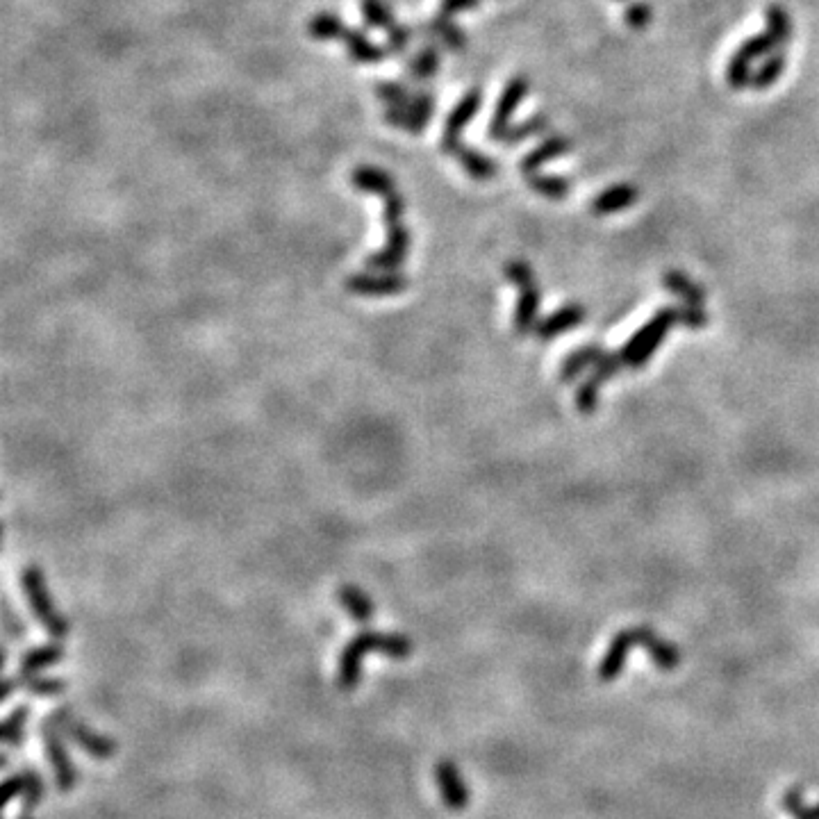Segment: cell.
<instances>
[{
  "mask_svg": "<svg viewBox=\"0 0 819 819\" xmlns=\"http://www.w3.org/2000/svg\"><path fill=\"white\" fill-rule=\"evenodd\" d=\"M369 651H380L392 660H405L412 653V642L408 635L403 633H378V631H362L346 642L339 656V672L337 683L339 690L351 692L355 685L360 683L362 674V660Z\"/></svg>",
  "mask_w": 819,
  "mask_h": 819,
  "instance_id": "obj_1",
  "label": "cell"
},
{
  "mask_svg": "<svg viewBox=\"0 0 819 819\" xmlns=\"http://www.w3.org/2000/svg\"><path fill=\"white\" fill-rule=\"evenodd\" d=\"M383 198V219L387 226V244L380 251L371 253L367 260L369 271H396L408 258L410 248V230L405 228L403 214H405V198L399 189H390V192L380 196Z\"/></svg>",
  "mask_w": 819,
  "mask_h": 819,
  "instance_id": "obj_2",
  "label": "cell"
},
{
  "mask_svg": "<svg viewBox=\"0 0 819 819\" xmlns=\"http://www.w3.org/2000/svg\"><path fill=\"white\" fill-rule=\"evenodd\" d=\"M21 583H23V592H26V597H28L32 615H35L37 622L46 628V633L55 637V640H62V637L69 635V622H66V617L55 608L51 594H48V587H46L41 569L39 567L23 569Z\"/></svg>",
  "mask_w": 819,
  "mask_h": 819,
  "instance_id": "obj_3",
  "label": "cell"
},
{
  "mask_svg": "<svg viewBox=\"0 0 819 819\" xmlns=\"http://www.w3.org/2000/svg\"><path fill=\"white\" fill-rule=\"evenodd\" d=\"M57 731H60L64 738H69L78 744V747L89 754L91 758H98V760H107L117 754V742L112 738H105V735L91 731V728L80 722L76 715L69 713V708H60L55 710L48 719Z\"/></svg>",
  "mask_w": 819,
  "mask_h": 819,
  "instance_id": "obj_4",
  "label": "cell"
},
{
  "mask_svg": "<svg viewBox=\"0 0 819 819\" xmlns=\"http://www.w3.org/2000/svg\"><path fill=\"white\" fill-rule=\"evenodd\" d=\"M483 105V89L481 87H471L465 96L460 98L458 105L453 107L449 117H446L444 123V132H442V153L446 155H458V151L462 146V132L469 126L474 117L481 110Z\"/></svg>",
  "mask_w": 819,
  "mask_h": 819,
  "instance_id": "obj_5",
  "label": "cell"
},
{
  "mask_svg": "<svg viewBox=\"0 0 819 819\" xmlns=\"http://www.w3.org/2000/svg\"><path fill=\"white\" fill-rule=\"evenodd\" d=\"M435 112V94L430 89H421L410 98V103L401 107H387L385 121L390 126L410 132V135H421L426 130L428 121Z\"/></svg>",
  "mask_w": 819,
  "mask_h": 819,
  "instance_id": "obj_6",
  "label": "cell"
},
{
  "mask_svg": "<svg viewBox=\"0 0 819 819\" xmlns=\"http://www.w3.org/2000/svg\"><path fill=\"white\" fill-rule=\"evenodd\" d=\"M408 278L394 271H360L346 278V289L355 296H369V299H383L396 296L408 289Z\"/></svg>",
  "mask_w": 819,
  "mask_h": 819,
  "instance_id": "obj_7",
  "label": "cell"
},
{
  "mask_svg": "<svg viewBox=\"0 0 819 819\" xmlns=\"http://www.w3.org/2000/svg\"><path fill=\"white\" fill-rule=\"evenodd\" d=\"M528 89H531V82L524 76H515L508 80V85L501 91L499 103H496L490 126H487V137L494 139V142H501L503 135L512 128V114H515L521 101L528 96Z\"/></svg>",
  "mask_w": 819,
  "mask_h": 819,
  "instance_id": "obj_8",
  "label": "cell"
},
{
  "mask_svg": "<svg viewBox=\"0 0 819 819\" xmlns=\"http://www.w3.org/2000/svg\"><path fill=\"white\" fill-rule=\"evenodd\" d=\"M41 738H44V744H46V756L48 760H51L57 790L71 792L78 783V772H76V767H73L69 751H66L64 747V740H62L64 735L57 731L51 722H46L44 728H41Z\"/></svg>",
  "mask_w": 819,
  "mask_h": 819,
  "instance_id": "obj_9",
  "label": "cell"
},
{
  "mask_svg": "<svg viewBox=\"0 0 819 819\" xmlns=\"http://www.w3.org/2000/svg\"><path fill=\"white\" fill-rule=\"evenodd\" d=\"M506 271H508V278L515 280L521 289L515 326H517V333H526V330L533 324L535 308H537V287L533 283V273L524 262H510Z\"/></svg>",
  "mask_w": 819,
  "mask_h": 819,
  "instance_id": "obj_10",
  "label": "cell"
},
{
  "mask_svg": "<svg viewBox=\"0 0 819 819\" xmlns=\"http://www.w3.org/2000/svg\"><path fill=\"white\" fill-rule=\"evenodd\" d=\"M435 781L440 788L444 806L449 810H465L469 806V790L460 769L451 760H440L435 765Z\"/></svg>",
  "mask_w": 819,
  "mask_h": 819,
  "instance_id": "obj_11",
  "label": "cell"
},
{
  "mask_svg": "<svg viewBox=\"0 0 819 819\" xmlns=\"http://www.w3.org/2000/svg\"><path fill=\"white\" fill-rule=\"evenodd\" d=\"M339 41H342V44H344L346 48H349L351 60H353V62H360V64H378V62L387 60V55H390V51H387V48L376 46L374 41H371L367 35H364V32L355 30V28H349V26H346V28L342 30V35H339Z\"/></svg>",
  "mask_w": 819,
  "mask_h": 819,
  "instance_id": "obj_12",
  "label": "cell"
},
{
  "mask_svg": "<svg viewBox=\"0 0 819 819\" xmlns=\"http://www.w3.org/2000/svg\"><path fill=\"white\" fill-rule=\"evenodd\" d=\"M569 151H572V139H567L562 135H551V137H546L540 146L533 148V151L528 153L524 160H521L519 169L524 171L526 176H531V173H537V169H540L542 164L556 160V157L565 155Z\"/></svg>",
  "mask_w": 819,
  "mask_h": 819,
  "instance_id": "obj_13",
  "label": "cell"
},
{
  "mask_svg": "<svg viewBox=\"0 0 819 819\" xmlns=\"http://www.w3.org/2000/svg\"><path fill=\"white\" fill-rule=\"evenodd\" d=\"M62 658H64L62 644H44V647L30 649L26 656L21 658L19 676H23V678L37 676V674L44 672L46 667H53L57 663H62Z\"/></svg>",
  "mask_w": 819,
  "mask_h": 819,
  "instance_id": "obj_14",
  "label": "cell"
},
{
  "mask_svg": "<svg viewBox=\"0 0 819 819\" xmlns=\"http://www.w3.org/2000/svg\"><path fill=\"white\" fill-rule=\"evenodd\" d=\"M637 196L640 192L633 185H615V187H608L606 192H601L597 198H594L592 203V212L594 214H612V212H619V210H626L631 208V205L637 201Z\"/></svg>",
  "mask_w": 819,
  "mask_h": 819,
  "instance_id": "obj_15",
  "label": "cell"
},
{
  "mask_svg": "<svg viewBox=\"0 0 819 819\" xmlns=\"http://www.w3.org/2000/svg\"><path fill=\"white\" fill-rule=\"evenodd\" d=\"M351 182L358 192L376 194V196H383L396 187V182L390 173L383 169H376V167H358L353 171Z\"/></svg>",
  "mask_w": 819,
  "mask_h": 819,
  "instance_id": "obj_16",
  "label": "cell"
},
{
  "mask_svg": "<svg viewBox=\"0 0 819 819\" xmlns=\"http://www.w3.org/2000/svg\"><path fill=\"white\" fill-rule=\"evenodd\" d=\"M339 603L349 612L358 624H369L374 617V603H371L369 594L355 585L339 587Z\"/></svg>",
  "mask_w": 819,
  "mask_h": 819,
  "instance_id": "obj_17",
  "label": "cell"
},
{
  "mask_svg": "<svg viewBox=\"0 0 819 819\" xmlns=\"http://www.w3.org/2000/svg\"><path fill=\"white\" fill-rule=\"evenodd\" d=\"M455 157H458L460 167L467 171V176H471L474 180H490L496 176V173H499V162L492 160V157H487L481 151H476V148L462 146Z\"/></svg>",
  "mask_w": 819,
  "mask_h": 819,
  "instance_id": "obj_18",
  "label": "cell"
},
{
  "mask_svg": "<svg viewBox=\"0 0 819 819\" xmlns=\"http://www.w3.org/2000/svg\"><path fill=\"white\" fill-rule=\"evenodd\" d=\"M440 66H442L440 48L428 44L424 48H419V51L412 55V60L408 62V76L415 82H426L437 76Z\"/></svg>",
  "mask_w": 819,
  "mask_h": 819,
  "instance_id": "obj_19",
  "label": "cell"
},
{
  "mask_svg": "<svg viewBox=\"0 0 819 819\" xmlns=\"http://www.w3.org/2000/svg\"><path fill=\"white\" fill-rule=\"evenodd\" d=\"M430 32H433V35L442 41V46L449 48V51L453 53L465 51L467 35H465V30H462L458 23L451 19V16H444V14L433 16V21H430Z\"/></svg>",
  "mask_w": 819,
  "mask_h": 819,
  "instance_id": "obj_20",
  "label": "cell"
},
{
  "mask_svg": "<svg viewBox=\"0 0 819 819\" xmlns=\"http://www.w3.org/2000/svg\"><path fill=\"white\" fill-rule=\"evenodd\" d=\"M785 69H788V55H785V51L772 53L769 57H765V62L760 64V69L754 73V78H751V87L758 91L769 89L781 80Z\"/></svg>",
  "mask_w": 819,
  "mask_h": 819,
  "instance_id": "obj_21",
  "label": "cell"
},
{
  "mask_svg": "<svg viewBox=\"0 0 819 819\" xmlns=\"http://www.w3.org/2000/svg\"><path fill=\"white\" fill-rule=\"evenodd\" d=\"M765 21H767V32L774 37L776 46L779 48H788V44L792 41V19H790V12L785 10L783 5H769L765 10Z\"/></svg>",
  "mask_w": 819,
  "mask_h": 819,
  "instance_id": "obj_22",
  "label": "cell"
},
{
  "mask_svg": "<svg viewBox=\"0 0 819 819\" xmlns=\"http://www.w3.org/2000/svg\"><path fill=\"white\" fill-rule=\"evenodd\" d=\"M551 121L546 114H533L531 119H526L524 123H519V126H512L506 135H503L501 144H508V146H517L521 142H526V139H531L535 135H542V132L549 130Z\"/></svg>",
  "mask_w": 819,
  "mask_h": 819,
  "instance_id": "obj_23",
  "label": "cell"
},
{
  "mask_svg": "<svg viewBox=\"0 0 819 819\" xmlns=\"http://www.w3.org/2000/svg\"><path fill=\"white\" fill-rule=\"evenodd\" d=\"M344 28L346 26L342 23V19H339V16L333 12L314 14L308 23L310 37L317 41H333V39L339 41V35H342Z\"/></svg>",
  "mask_w": 819,
  "mask_h": 819,
  "instance_id": "obj_24",
  "label": "cell"
},
{
  "mask_svg": "<svg viewBox=\"0 0 819 819\" xmlns=\"http://www.w3.org/2000/svg\"><path fill=\"white\" fill-rule=\"evenodd\" d=\"M360 12L367 21V26L380 28V30H392L396 26V19L390 10V5L385 0H360Z\"/></svg>",
  "mask_w": 819,
  "mask_h": 819,
  "instance_id": "obj_25",
  "label": "cell"
},
{
  "mask_svg": "<svg viewBox=\"0 0 819 819\" xmlns=\"http://www.w3.org/2000/svg\"><path fill=\"white\" fill-rule=\"evenodd\" d=\"M14 681L19 688H28V692L32 697H39V699H51L57 697V694H62L66 683L60 681V678H46V676H30V678H23V676H14Z\"/></svg>",
  "mask_w": 819,
  "mask_h": 819,
  "instance_id": "obj_26",
  "label": "cell"
},
{
  "mask_svg": "<svg viewBox=\"0 0 819 819\" xmlns=\"http://www.w3.org/2000/svg\"><path fill=\"white\" fill-rule=\"evenodd\" d=\"M528 187L546 198H565L572 192V182L562 176H540V173H531L528 176Z\"/></svg>",
  "mask_w": 819,
  "mask_h": 819,
  "instance_id": "obj_27",
  "label": "cell"
},
{
  "mask_svg": "<svg viewBox=\"0 0 819 819\" xmlns=\"http://www.w3.org/2000/svg\"><path fill=\"white\" fill-rule=\"evenodd\" d=\"M28 706H19L12 710V715L5 719L3 724V740L7 747H21L26 740V722H28Z\"/></svg>",
  "mask_w": 819,
  "mask_h": 819,
  "instance_id": "obj_28",
  "label": "cell"
},
{
  "mask_svg": "<svg viewBox=\"0 0 819 819\" xmlns=\"http://www.w3.org/2000/svg\"><path fill=\"white\" fill-rule=\"evenodd\" d=\"M376 94L380 101L387 103V107H401L405 103H410V98L415 96L403 82H378Z\"/></svg>",
  "mask_w": 819,
  "mask_h": 819,
  "instance_id": "obj_29",
  "label": "cell"
},
{
  "mask_svg": "<svg viewBox=\"0 0 819 819\" xmlns=\"http://www.w3.org/2000/svg\"><path fill=\"white\" fill-rule=\"evenodd\" d=\"M26 776V792H23V813H32L44 799V781L35 769H23Z\"/></svg>",
  "mask_w": 819,
  "mask_h": 819,
  "instance_id": "obj_30",
  "label": "cell"
},
{
  "mask_svg": "<svg viewBox=\"0 0 819 819\" xmlns=\"http://www.w3.org/2000/svg\"><path fill=\"white\" fill-rule=\"evenodd\" d=\"M410 41H412V30L401 26V23H396L392 30H387V46L385 48L390 51V55H399L401 57V55H405V51H408Z\"/></svg>",
  "mask_w": 819,
  "mask_h": 819,
  "instance_id": "obj_31",
  "label": "cell"
},
{
  "mask_svg": "<svg viewBox=\"0 0 819 819\" xmlns=\"http://www.w3.org/2000/svg\"><path fill=\"white\" fill-rule=\"evenodd\" d=\"M651 19H653V12H651V7H649L647 3H633V5H628V10H626V23H628V28L644 30V28H647L649 23H651Z\"/></svg>",
  "mask_w": 819,
  "mask_h": 819,
  "instance_id": "obj_32",
  "label": "cell"
},
{
  "mask_svg": "<svg viewBox=\"0 0 819 819\" xmlns=\"http://www.w3.org/2000/svg\"><path fill=\"white\" fill-rule=\"evenodd\" d=\"M483 0H442L440 3V14L444 16H458L460 12H469V10H478L481 7Z\"/></svg>",
  "mask_w": 819,
  "mask_h": 819,
  "instance_id": "obj_33",
  "label": "cell"
},
{
  "mask_svg": "<svg viewBox=\"0 0 819 819\" xmlns=\"http://www.w3.org/2000/svg\"><path fill=\"white\" fill-rule=\"evenodd\" d=\"M23 792H26V776H23V772L10 776V779L3 783V806H10Z\"/></svg>",
  "mask_w": 819,
  "mask_h": 819,
  "instance_id": "obj_34",
  "label": "cell"
},
{
  "mask_svg": "<svg viewBox=\"0 0 819 819\" xmlns=\"http://www.w3.org/2000/svg\"><path fill=\"white\" fill-rule=\"evenodd\" d=\"M813 819H819V806L813 810Z\"/></svg>",
  "mask_w": 819,
  "mask_h": 819,
  "instance_id": "obj_35",
  "label": "cell"
},
{
  "mask_svg": "<svg viewBox=\"0 0 819 819\" xmlns=\"http://www.w3.org/2000/svg\"><path fill=\"white\" fill-rule=\"evenodd\" d=\"M19 819H32V817H30V813H21Z\"/></svg>",
  "mask_w": 819,
  "mask_h": 819,
  "instance_id": "obj_36",
  "label": "cell"
}]
</instances>
